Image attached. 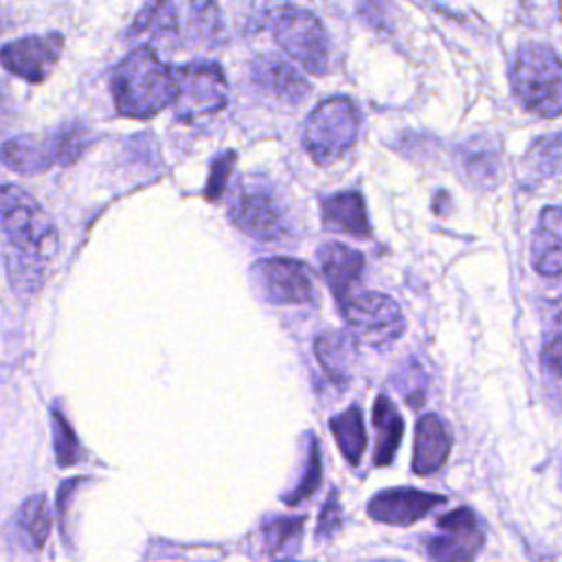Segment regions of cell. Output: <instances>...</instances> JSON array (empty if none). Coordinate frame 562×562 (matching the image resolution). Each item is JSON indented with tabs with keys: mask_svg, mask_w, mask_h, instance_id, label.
<instances>
[{
	"mask_svg": "<svg viewBox=\"0 0 562 562\" xmlns=\"http://www.w3.org/2000/svg\"><path fill=\"white\" fill-rule=\"evenodd\" d=\"M2 101H4V97H2V86H0V105H2Z\"/></svg>",
	"mask_w": 562,
	"mask_h": 562,
	"instance_id": "cell-31",
	"label": "cell"
},
{
	"mask_svg": "<svg viewBox=\"0 0 562 562\" xmlns=\"http://www.w3.org/2000/svg\"><path fill=\"white\" fill-rule=\"evenodd\" d=\"M437 527L441 533L426 540V553L432 562H474L485 538L470 507L439 516Z\"/></svg>",
	"mask_w": 562,
	"mask_h": 562,
	"instance_id": "cell-11",
	"label": "cell"
},
{
	"mask_svg": "<svg viewBox=\"0 0 562 562\" xmlns=\"http://www.w3.org/2000/svg\"><path fill=\"white\" fill-rule=\"evenodd\" d=\"M323 222L331 231H340L353 237H369L371 226L367 217L364 200L358 191H340L321 202Z\"/></svg>",
	"mask_w": 562,
	"mask_h": 562,
	"instance_id": "cell-18",
	"label": "cell"
},
{
	"mask_svg": "<svg viewBox=\"0 0 562 562\" xmlns=\"http://www.w3.org/2000/svg\"><path fill=\"white\" fill-rule=\"evenodd\" d=\"M316 358L325 373L334 380L345 384L353 371V364L358 360V345L356 338L342 331H329L316 338L314 342Z\"/></svg>",
	"mask_w": 562,
	"mask_h": 562,
	"instance_id": "cell-19",
	"label": "cell"
},
{
	"mask_svg": "<svg viewBox=\"0 0 562 562\" xmlns=\"http://www.w3.org/2000/svg\"><path fill=\"white\" fill-rule=\"evenodd\" d=\"M0 222L22 257L46 261L57 252V228L31 193L18 184L0 187Z\"/></svg>",
	"mask_w": 562,
	"mask_h": 562,
	"instance_id": "cell-3",
	"label": "cell"
},
{
	"mask_svg": "<svg viewBox=\"0 0 562 562\" xmlns=\"http://www.w3.org/2000/svg\"><path fill=\"white\" fill-rule=\"evenodd\" d=\"M342 316L358 338L375 347L397 340L406 327L400 305L380 292L349 296L342 303Z\"/></svg>",
	"mask_w": 562,
	"mask_h": 562,
	"instance_id": "cell-9",
	"label": "cell"
},
{
	"mask_svg": "<svg viewBox=\"0 0 562 562\" xmlns=\"http://www.w3.org/2000/svg\"><path fill=\"white\" fill-rule=\"evenodd\" d=\"M270 29L277 44L312 75L327 72L329 40L318 18L296 4H279L270 11Z\"/></svg>",
	"mask_w": 562,
	"mask_h": 562,
	"instance_id": "cell-6",
	"label": "cell"
},
{
	"mask_svg": "<svg viewBox=\"0 0 562 562\" xmlns=\"http://www.w3.org/2000/svg\"><path fill=\"white\" fill-rule=\"evenodd\" d=\"M331 435L345 454V459L351 465L360 463V457L367 448V432H364V422H362V411L358 406H349L340 415L331 417L329 422Z\"/></svg>",
	"mask_w": 562,
	"mask_h": 562,
	"instance_id": "cell-21",
	"label": "cell"
},
{
	"mask_svg": "<svg viewBox=\"0 0 562 562\" xmlns=\"http://www.w3.org/2000/svg\"><path fill=\"white\" fill-rule=\"evenodd\" d=\"M527 158L540 173L560 171L562 169V134L538 138L529 149Z\"/></svg>",
	"mask_w": 562,
	"mask_h": 562,
	"instance_id": "cell-25",
	"label": "cell"
},
{
	"mask_svg": "<svg viewBox=\"0 0 562 562\" xmlns=\"http://www.w3.org/2000/svg\"><path fill=\"white\" fill-rule=\"evenodd\" d=\"M257 292L279 305L307 303L314 299V279L305 263L288 257L261 259L252 266Z\"/></svg>",
	"mask_w": 562,
	"mask_h": 562,
	"instance_id": "cell-10",
	"label": "cell"
},
{
	"mask_svg": "<svg viewBox=\"0 0 562 562\" xmlns=\"http://www.w3.org/2000/svg\"><path fill=\"white\" fill-rule=\"evenodd\" d=\"M318 263L331 294L342 305L349 299L351 288L360 281V274L364 270V257L345 244L329 241L321 246Z\"/></svg>",
	"mask_w": 562,
	"mask_h": 562,
	"instance_id": "cell-16",
	"label": "cell"
},
{
	"mask_svg": "<svg viewBox=\"0 0 562 562\" xmlns=\"http://www.w3.org/2000/svg\"><path fill=\"white\" fill-rule=\"evenodd\" d=\"M514 94L536 116H562V59L540 42L518 46L512 61Z\"/></svg>",
	"mask_w": 562,
	"mask_h": 562,
	"instance_id": "cell-2",
	"label": "cell"
},
{
	"mask_svg": "<svg viewBox=\"0 0 562 562\" xmlns=\"http://www.w3.org/2000/svg\"><path fill=\"white\" fill-rule=\"evenodd\" d=\"M540 362L542 369L553 375V378H562V336L551 338L540 353Z\"/></svg>",
	"mask_w": 562,
	"mask_h": 562,
	"instance_id": "cell-29",
	"label": "cell"
},
{
	"mask_svg": "<svg viewBox=\"0 0 562 562\" xmlns=\"http://www.w3.org/2000/svg\"><path fill=\"white\" fill-rule=\"evenodd\" d=\"M252 79L263 92L292 105L301 103L310 94L305 77L285 59L274 55H261L252 61Z\"/></svg>",
	"mask_w": 562,
	"mask_h": 562,
	"instance_id": "cell-15",
	"label": "cell"
},
{
	"mask_svg": "<svg viewBox=\"0 0 562 562\" xmlns=\"http://www.w3.org/2000/svg\"><path fill=\"white\" fill-rule=\"evenodd\" d=\"M360 130V114L351 99L331 97L321 101L307 116L303 127V145L318 165H327L345 156Z\"/></svg>",
	"mask_w": 562,
	"mask_h": 562,
	"instance_id": "cell-5",
	"label": "cell"
},
{
	"mask_svg": "<svg viewBox=\"0 0 562 562\" xmlns=\"http://www.w3.org/2000/svg\"><path fill=\"white\" fill-rule=\"evenodd\" d=\"M112 97L119 114L149 119L176 99L173 72L151 48L130 53L112 72Z\"/></svg>",
	"mask_w": 562,
	"mask_h": 562,
	"instance_id": "cell-1",
	"label": "cell"
},
{
	"mask_svg": "<svg viewBox=\"0 0 562 562\" xmlns=\"http://www.w3.org/2000/svg\"><path fill=\"white\" fill-rule=\"evenodd\" d=\"M380 562H391V560H380Z\"/></svg>",
	"mask_w": 562,
	"mask_h": 562,
	"instance_id": "cell-32",
	"label": "cell"
},
{
	"mask_svg": "<svg viewBox=\"0 0 562 562\" xmlns=\"http://www.w3.org/2000/svg\"><path fill=\"white\" fill-rule=\"evenodd\" d=\"M178 4L151 2L145 4L132 26V35H145L149 40H162L178 31Z\"/></svg>",
	"mask_w": 562,
	"mask_h": 562,
	"instance_id": "cell-22",
	"label": "cell"
},
{
	"mask_svg": "<svg viewBox=\"0 0 562 562\" xmlns=\"http://www.w3.org/2000/svg\"><path fill=\"white\" fill-rule=\"evenodd\" d=\"M231 169H233V154L228 151L224 156H217V160L211 167V178H209V184H206V198L209 200H215L224 193Z\"/></svg>",
	"mask_w": 562,
	"mask_h": 562,
	"instance_id": "cell-28",
	"label": "cell"
},
{
	"mask_svg": "<svg viewBox=\"0 0 562 562\" xmlns=\"http://www.w3.org/2000/svg\"><path fill=\"white\" fill-rule=\"evenodd\" d=\"M24 531L29 533V538L33 540L35 547H42L46 542L48 536V527H50V518H48V507H46V498L35 494L31 498L24 501V505L20 507L18 514Z\"/></svg>",
	"mask_w": 562,
	"mask_h": 562,
	"instance_id": "cell-24",
	"label": "cell"
},
{
	"mask_svg": "<svg viewBox=\"0 0 562 562\" xmlns=\"http://www.w3.org/2000/svg\"><path fill=\"white\" fill-rule=\"evenodd\" d=\"M90 136L83 125L70 123L46 134H20L0 147V158L13 171L42 173L53 165L77 160L88 147Z\"/></svg>",
	"mask_w": 562,
	"mask_h": 562,
	"instance_id": "cell-4",
	"label": "cell"
},
{
	"mask_svg": "<svg viewBox=\"0 0 562 562\" xmlns=\"http://www.w3.org/2000/svg\"><path fill=\"white\" fill-rule=\"evenodd\" d=\"M531 266L542 277L562 274V206H544L531 235Z\"/></svg>",
	"mask_w": 562,
	"mask_h": 562,
	"instance_id": "cell-14",
	"label": "cell"
},
{
	"mask_svg": "<svg viewBox=\"0 0 562 562\" xmlns=\"http://www.w3.org/2000/svg\"><path fill=\"white\" fill-rule=\"evenodd\" d=\"M373 428H375V450L373 463L389 465L400 448L404 435V419L395 404L386 395H378L373 404Z\"/></svg>",
	"mask_w": 562,
	"mask_h": 562,
	"instance_id": "cell-20",
	"label": "cell"
},
{
	"mask_svg": "<svg viewBox=\"0 0 562 562\" xmlns=\"http://www.w3.org/2000/svg\"><path fill=\"white\" fill-rule=\"evenodd\" d=\"M61 46H64V37L59 33L26 35L0 48V64L9 72L26 81L40 83L48 77L50 68L57 64Z\"/></svg>",
	"mask_w": 562,
	"mask_h": 562,
	"instance_id": "cell-12",
	"label": "cell"
},
{
	"mask_svg": "<svg viewBox=\"0 0 562 562\" xmlns=\"http://www.w3.org/2000/svg\"><path fill=\"white\" fill-rule=\"evenodd\" d=\"M176 112L180 119L193 121L211 116L226 105V77L213 61H191L173 72Z\"/></svg>",
	"mask_w": 562,
	"mask_h": 562,
	"instance_id": "cell-8",
	"label": "cell"
},
{
	"mask_svg": "<svg viewBox=\"0 0 562 562\" xmlns=\"http://www.w3.org/2000/svg\"><path fill=\"white\" fill-rule=\"evenodd\" d=\"M446 503L441 494L415 490V487H393L375 494L367 512L373 520L386 525H411L432 512L437 505Z\"/></svg>",
	"mask_w": 562,
	"mask_h": 562,
	"instance_id": "cell-13",
	"label": "cell"
},
{
	"mask_svg": "<svg viewBox=\"0 0 562 562\" xmlns=\"http://www.w3.org/2000/svg\"><path fill=\"white\" fill-rule=\"evenodd\" d=\"M450 435L443 422L428 413L417 419L415 446H413V472L419 476L435 474L450 454Z\"/></svg>",
	"mask_w": 562,
	"mask_h": 562,
	"instance_id": "cell-17",
	"label": "cell"
},
{
	"mask_svg": "<svg viewBox=\"0 0 562 562\" xmlns=\"http://www.w3.org/2000/svg\"><path fill=\"white\" fill-rule=\"evenodd\" d=\"M303 531V518H272L263 527V538L268 544V551L274 558H290L296 553Z\"/></svg>",
	"mask_w": 562,
	"mask_h": 562,
	"instance_id": "cell-23",
	"label": "cell"
},
{
	"mask_svg": "<svg viewBox=\"0 0 562 562\" xmlns=\"http://www.w3.org/2000/svg\"><path fill=\"white\" fill-rule=\"evenodd\" d=\"M231 222L259 241H279L290 231V215L266 180H244L228 202Z\"/></svg>",
	"mask_w": 562,
	"mask_h": 562,
	"instance_id": "cell-7",
	"label": "cell"
},
{
	"mask_svg": "<svg viewBox=\"0 0 562 562\" xmlns=\"http://www.w3.org/2000/svg\"><path fill=\"white\" fill-rule=\"evenodd\" d=\"M53 437H55V452H57V463L59 465H72L81 457L79 441L68 426L66 417L59 411H53Z\"/></svg>",
	"mask_w": 562,
	"mask_h": 562,
	"instance_id": "cell-26",
	"label": "cell"
},
{
	"mask_svg": "<svg viewBox=\"0 0 562 562\" xmlns=\"http://www.w3.org/2000/svg\"><path fill=\"white\" fill-rule=\"evenodd\" d=\"M318 483H321V457H318V446H316V441H312L305 474H303V479L299 481L296 490L288 496V503H290V505H296V503H301L303 498L312 496L314 490L318 487Z\"/></svg>",
	"mask_w": 562,
	"mask_h": 562,
	"instance_id": "cell-27",
	"label": "cell"
},
{
	"mask_svg": "<svg viewBox=\"0 0 562 562\" xmlns=\"http://www.w3.org/2000/svg\"><path fill=\"white\" fill-rule=\"evenodd\" d=\"M340 525V507H338V498L336 494L329 496L327 505L321 512V522H318V533H331L336 527Z\"/></svg>",
	"mask_w": 562,
	"mask_h": 562,
	"instance_id": "cell-30",
	"label": "cell"
}]
</instances>
